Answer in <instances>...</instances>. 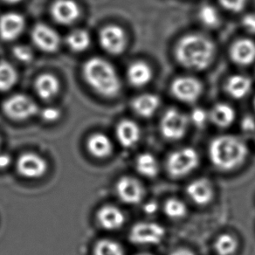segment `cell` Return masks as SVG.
<instances>
[{
    "mask_svg": "<svg viewBox=\"0 0 255 255\" xmlns=\"http://www.w3.org/2000/svg\"><path fill=\"white\" fill-rule=\"evenodd\" d=\"M175 53L178 62L184 68L200 71L212 63L215 46L204 36L190 34L177 43Z\"/></svg>",
    "mask_w": 255,
    "mask_h": 255,
    "instance_id": "obj_1",
    "label": "cell"
},
{
    "mask_svg": "<svg viewBox=\"0 0 255 255\" xmlns=\"http://www.w3.org/2000/svg\"><path fill=\"white\" fill-rule=\"evenodd\" d=\"M248 154L246 143L234 135H220L210 143L211 161L221 170H230L240 166Z\"/></svg>",
    "mask_w": 255,
    "mask_h": 255,
    "instance_id": "obj_2",
    "label": "cell"
},
{
    "mask_svg": "<svg viewBox=\"0 0 255 255\" xmlns=\"http://www.w3.org/2000/svg\"><path fill=\"white\" fill-rule=\"evenodd\" d=\"M83 76L90 87L104 96H114L121 89V82L116 69L102 58H92L83 66Z\"/></svg>",
    "mask_w": 255,
    "mask_h": 255,
    "instance_id": "obj_3",
    "label": "cell"
},
{
    "mask_svg": "<svg viewBox=\"0 0 255 255\" xmlns=\"http://www.w3.org/2000/svg\"><path fill=\"white\" fill-rule=\"evenodd\" d=\"M199 163V154L192 148H183L171 153L167 160V170L171 177L186 176Z\"/></svg>",
    "mask_w": 255,
    "mask_h": 255,
    "instance_id": "obj_4",
    "label": "cell"
},
{
    "mask_svg": "<svg viewBox=\"0 0 255 255\" xmlns=\"http://www.w3.org/2000/svg\"><path fill=\"white\" fill-rule=\"evenodd\" d=\"M4 113L12 120L24 121L38 113V106L31 98L24 95H15L3 103Z\"/></svg>",
    "mask_w": 255,
    "mask_h": 255,
    "instance_id": "obj_5",
    "label": "cell"
},
{
    "mask_svg": "<svg viewBox=\"0 0 255 255\" xmlns=\"http://www.w3.org/2000/svg\"><path fill=\"white\" fill-rule=\"evenodd\" d=\"M188 123L189 120L185 115L176 109H170L162 117L160 129L165 138L178 140L185 135Z\"/></svg>",
    "mask_w": 255,
    "mask_h": 255,
    "instance_id": "obj_6",
    "label": "cell"
},
{
    "mask_svg": "<svg viewBox=\"0 0 255 255\" xmlns=\"http://www.w3.org/2000/svg\"><path fill=\"white\" fill-rule=\"evenodd\" d=\"M164 236V228L159 224L153 222L135 224L129 232V241L137 245L158 244Z\"/></svg>",
    "mask_w": 255,
    "mask_h": 255,
    "instance_id": "obj_7",
    "label": "cell"
},
{
    "mask_svg": "<svg viewBox=\"0 0 255 255\" xmlns=\"http://www.w3.org/2000/svg\"><path fill=\"white\" fill-rule=\"evenodd\" d=\"M99 39L103 49L114 55L124 52L127 41L124 30L116 25H107L102 29Z\"/></svg>",
    "mask_w": 255,
    "mask_h": 255,
    "instance_id": "obj_8",
    "label": "cell"
},
{
    "mask_svg": "<svg viewBox=\"0 0 255 255\" xmlns=\"http://www.w3.org/2000/svg\"><path fill=\"white\" fill-rule=\"evenodd\" d=\"M17 170L22 177L36 179L45 175L47 163L46 160L35 153H25L17 161Z\"/></svg>",
    "mask_w": 255,
    "mask_h": 255,
    "instance_id": "obj_9",
    "label": "cell"
},
{
    "mask_svg": "<svg viewBox=\"0 0 255 255\" xmlns=\"http://www.w3.org/2000/svg\"><path fill=\"white\" fill-rule=\"evenodd\" d=\"M173 96L184 103H194L202 93V85L197 79L192 77H179L171 85Z\"/></svg>",
    "mask_w": 255,
    "mask_h": 255,
    "instance_id": "obj_10",
    "label": "cell"
},
{
    "mask_svg": "<svg viewBox=\"0 0 255 255\" xmlns=\"http://www.w3.org/2000/svg\"><path fill=\"white\" fill-rule=\"evenodd\" d=\"M116 191L119 199L123 202L135 205L142 201L144 190L142 184L133 177H124L120 178L116 185Z\"/></svg>",
    "mask_w": 255,
    "mask_h": 255,
    "instance_id": "obj_11",
    "label": "cell"
},
{
    "mask_svg": "<svg viewBox=\"0 0 255 255\" xmlns=\"http://www.w3.org/2000/svg\"><path fill=\"white\" fill-rule=\"evenodd\" d=\"M32 39L39 49L46 53H53L59 48L60 36L48 25H36L32 31Z\"/></svg>",
    "mask_w": 255,
    "mask_h": 255,
    "instance_id": "obj_12",
    "label": "cell"
},
{
    "mask_svg": "<svg viewBox=\"0 0 255 255\" xmlns=\"http://www.w3.org/2000/svg\"><path fill=\"white\" fill-rule=\"evenodd\" d=\"M51 14L61 25H70L77 20L81 10L74 0H56L51 6Z\"/></svg>",
    "mask_w": 255,
    "mask_h": 255,
    "instance_id": "obj_13",
    "label": "cell"
},
{
    "mask_svg": "<svg viewBox=\"0 0 255 255\" xmlns=\"http://www.w3.org/2000/svg\"><path fill=\"white\" fill-rule=\"evenodd\" d=\"M25 19L16 12H8L0 17V37L11 41L20 36L25 29Z\"/></svg>",
    "mask_w": 255,
    "mask_h": 255,
    "instance_id": "obj_14",
    "label": "cell"
},
{
    "mask_svg": "<svg viewBox=\"0 0 255 255\" xmlns=\"http://www.w3.org/2000/svg\"><path fill=\"white\" fill-rule=\"evenodd\" d=\"M230 55L234 62L241 66H248L255 62V41L249 39H239L231 47Z\"/></svg>",
    "mask_w": 255,
    "mask_h": 255,
    "instance_id": "obj_15",
    "label": "cell"
},
{
    "mask_svg": "<svg viewBox=\"0 0 255 255\" xmlns=\"http://www.w3.org/2000/svg\"><path fill=\"white\" fill-rule=\"evenodd\" d=\"M186 192L190 199L199 206L207 205L211 202L214 195L211 182L204 178L191 182L186 188Z\"/></svg>",
    "mask_w": 255,
    "mask_h": 255,
    "instance_id": "obj_16",
    "label": "cell"
},
{
    "mask_svg": "<svg viewBox=\"0 0 255 255\" xmlns=\"http://www.w3.org/2000/svg\"><path fill=\"white\" fill-rule=\"evenodd\" d=\"M97 220L100 226L105 230L115 231L123 227L125 221L124 213L118 207L103 206L97 213Z\"/></svg>",
    "mask_w": 255,
    "mask_h": 255,
    "instance_id": "obj_17",
    "label": "cell"
},
{
    "mask_svg": "<svg viewBox=\"0 0 255 255\" xmlns=\"http://www.w3.org/2000/svg\"><path fill=\"white\" fill-rule=\"evenodd\" d=\"M116 134L121 145L125 148H131L139 141L140 128L132 121H122L117 125Z\"/></svg>",
    "mask_w": 255,
    "mask_h": 255,
    "instance_id": "obj_18",
    "label": "cell"
},
{
    "mask_svg": "<svg viewBox=\"0 0 255 255\" xmlns=\"http://www.w3.org/2000/svg\"><path fill=\"white\" fill-rule=\"evenodd\" d=\"M127 76L132 85L142 87L150 82L153 76L152 70L145 62L135 61L128 69Z\"/></svg>",
    "mask_w": 255,
    "mask_h": 255,
    "instance_id": "obj_19",
    "label": "cell"
},
{
    "mask_svg": "<svg viewBox=\"0 0 255 255\" xmlns=\"http://www.w3.org/2000/svg\"><path fill=\"white\" fill-rule=\"evenodd\" d=\"M89 153L97 158H106L112 153L113 145L107 135L96 133L91 135L87 142Z\"/></svg>",
    "mask_w": 255,
    "mask_h": 255,
    "instance_id": "obj_20",
    "label": "cell"
},
{
    "mask_svg": "<svg viewBox=\"0 0 255 255\" xmlns=\"http://www.w3.org/2000/svg\"><path fill=\"white\" fill-rule=\"evenodd\" d=\"M35 90L41 99H52L60 90V82L54 75L44 74L36 80Z\"/></svg>",
    "mask_w": 255,
    "mask_h": 255,
    "instance_id": "obj_21",
    "label": "cell"
},
{
    "mask_svg": "<svg viewBox=\"0 0 255 255\" xmlns=\"http://www.w3.org/2000/svg\"><path fill=\"white\" fill-rule=\"evenodd\" d=\"M160 105L158 96L151 94H146L136 97L133 103L132 108L135 113L142 117H149L156 112Z\"/></svg>",
    "mask_w": 255,
    "mask_h": 255,
    "instance_id": "obj_22",
    "label": "cell"
},
{
    "mask_svg": "<svg viewBox=\"0 0 255 255\" xmlns=\"http://www.w3.org/2000/svg\"><path fill=\"white\" fill-rule=\"evenodd\" d=\"M252 81L248 76L236 75L228 79L226 84L227 93L234 99H242L251 91Z\"/></svg>",
    "mask_w": 255,
    "mask_h": 255,
    "instance_id": "obj_23",
    "label": "cell"
},
{
    "mask_svg": "<svg viewBox=\"0 0 255 255\" xmlns=\"http://www.w3.org/2000/svg\"><path fill=\"white\" fill-rule=\"evenodd\" d=\"M209 118L218 127H229L235 119V111L228 104L218 103L211 110Z\"/></svg>",
    "mask_w": 255,
    "mask_h": 255,
    "instance_id": "obj_24",
    "label": "cell"
},
{
    "mask_svg": "<svg viewBox=\"0 0 255 255\" xmlns=\"http://www.w3.org/2000/svg\"><path fill=\"white\" fill-rule=\"evenodd\" d=\"M135 168L139 173L147 177H156L159 170L157 160L149 153H142L136 158Z\"/></svg>",
    "mask_w": 255,
    "mask_h": 255,
    "instance_id": "obj_25",
    "label": "cell"
},
{
    "mask_svg": "<svg viewBox=\"0 0 255 255\" xmlns=\"http://www.w3.org/2000/svg\"><path fill=\"white\" fill-rule=\"evenodd\" d=\"M90 41L89 32L82 29L73 31L67 38L68 46L74 52L85 51L90 45Z\"/></svg>",
    "mask_w": 255,
    "mask_h": 255,
    "instance_id": "obj_26",
    "label": "cell"
},
{
    "mask_svg": "<svg viewBox=\"0 0 255 255\" xmlns=\"http://www.w3.org/2000/svg\"><path fill=\"white\" fill-rule=\"evenodd\" d=\"M17 71L11 64L0 62V91H7L16 84Z\"/></svg>",
    "mask_w": 255,
    "mask_h": 255,
    "instance_id": "obj_27",
    "label": "cell"
},
{
    "mask_svg": "<svg viewBox=\"0 0 255 255\" xmlns=\"http://www.w3.org/2000/svg\"><path fill=\"white\" fill-rule=\"evenodd\" d=\"M238 242L236 239L230 234H221L217 238L214 243V248L219 255H234L237 249Z\"/></svg>",
    "mask_w": 255,
    "mask_h": 255,
    "instance_id": "obj_28",
    "label": "cell"
},
{
    "mask_svg": "<svg viewBox=\"0 0 255 255\" xmlns=\"http://www.w3.org/2000/svg\"><path fill=\"white\" fill-rule=\"evenodd\" d=\"M95 255H124L122 246L117 242L110 240L98 241L94 249Z\"/></svg>",
    "mask_w": 255,
    "mask_h": 255,
    "instance_id": "obj_29",
    "label": "cell"
},
{
    "mask_svg": "<svg viewBox=\"0 0 255 255\" xmlns=\"http://www.w3.org/2000/svg\"><path fill=\"white\" fill-rule=\"evenodd\" d=\"M199 20L207 27H215L220 24V18L219 12L213 5L205 4L199 11Z\"/></svg>",
    "mask_w": 255,
    "mask_h": 255,
    "instance_id": "obj_30",
    "label": "cell"
},
{
    "mask_svg": "<svg viewBox=\"0 0 255 255\" xmlns=\"http://www.w3.org/2000/svg\"><path fill=\"white\" fill-rule=\"evenodd\" d=\"M186 211V206L184 203L177 199H168L163 206V212L167 217L173 220L183 218L185 215Z\"/></svg>",
    "mask_w": 255,
    "mask_h": 255,
    "instance_id": "obj_31",
    "label": "cell"
},
{
    "mask_svg": "<svg viewBox=\"0 0 255 255\" xmlns=\"http://www.w3.org/2000/svg\"><path fill=\"white\" fill-rule=\"evenodd\" d=\"M209 119V114L202 108H196L191 111L190 120L195 126L202 128L206 125Z\"/></svg>",
    "mask_w": 255,
    "mask_h": 255,
    "instance_id": "obj_32",
    "label": "cell"
},
{
    "mask_svg": "<svg viewBox=\"0 0 255 255\" xmlns=\"http://www.w3.org/2000/svg\"><path fill=\"white\" fill-rule=\"evenodd\" d=\"M13 55L16 57L17 60L22 62H29L33 58L32 49L29 46L24 45L15 46L13 48Z\"/></svg>",
    "mask_w": 255,
    "mask_h": 255,
    "instance_id": "obj_33",
    "label": "cell"
},
{
    "mask_svg": "<svg viewBox=\"0 0 255 255\" xmlns=\"http://www.w3.org/2000/svg\"><path fill=\"white\" fill-rule=\"evenodd\" d=\"M220 3L228 11L239 12L245 7L246 0H220Z\"/></svg>",
    "mask_w": 255,
    "mask_h": 255,
    "instance_id": "obj_34",
    "label": "cell"
},
{
    "mask_svg": "<svg viewBox=\"0 0 255 255\" xmlns=\"http://www.w3.org/2000/svg\"><path fill=\"white\" fill-rule=\"evenodd\" d=\"M41 118L47 123H54L60 117V111L55 108H46L40 113Z\"/></svg>",
    "mask_w": 255,
    "mask_h": 255,
    "instance_id": "obj_35",
    "label": "cell"
},
{
    "mask_svg": "<svg viewBox=\"0 0 255 255\" xmlns=\"http://www.w3.org/2000/svg\"><path fill=\"white\" fill-rule=\"evenodd\" d=\"M241 128L246 134L252 135L255 132V118L252 117H245L244 119L241 122Z\"/></svg>",
    "mask_w": 255,
    "mask_h": 255,
    "instance_id": "obj_36",
    "label": "cell"
},
{
    "mask_svg": "<svg viewBox=\"0 0 255 255\" xmlns=\"http://www.w3.org/2000/svg\"><path fill=\"white\" fill-rule=\"evenodd\" d=\"M242 25L248 32L255 34V14H248L242 18Z\"/></svg>",
    "mask_w": 255,
    "mask_h": 255,
    "instance_id": "obj_37",
    "label": "cell"
},
{
    "mask_svg": "<svg viewBox=\"0 0 255 255\" xmlns=\"http://www.w3.org/2000/svg\"><path fill=\"white\" fill-rule=\"evenodd\" d=\"M11 162V157L7 154H0V169H6Z\"/></svg>",
    "mask_w": 255,
    "mask_h": 255,
    "instance_id": "obj_38",
    "label": "cell"
},
{
    "mask_svg": "<svg viewBox=\"0 0 255 255\" xmlns=\"http://www.w3.org/2000/svg\"><path fill=\"white\" fill-rule=\"evenodd\" d=\"M157 210V205L155 202H149L148 204H146V206H144V212L148 214H153V213H156V211Z\"/></svg>",
    "mask_w": 255,
    "mask_h": 255,
    "instance_id": "obj_39",
    "label": "cell"
},
{
    "mask_svg": "<svg viewBox=\"0 0 255 255\" xmlns=\"http://www.w3.org/2000/svg\"><path fill=\"white\" fill-rule=\"evenodd\" d=\"M170 255H194V254L188 249H177Z\"/></svg>",
    "mask_w": 255,
    "mask_h": 255,
    "instance_id": "obj_40",
    "label": "cell"
},
{
    "mask_svg": "<svg viewBox=\"0 0 255 255\" xmlns=\"http://www.w3.org/2000/svg\"><path fill=\"white\" fill-rule=\"evenodd\" d=\"M4 2L5 3H8V4H17L18 2H20L22 0H3Z\"/></svg>",
    "mask_w": 255,
    "mask_h": 255,
    "instance_id": "obj_41",
    "label": "cell"
},
{
    "mask_svg": "<svg viewBox=\"0 0 255 255\" xmlns=\"http://www.w3.org/2000/svg\"><path fill=\"white\" fill-rule=\"evenodd\" d=\"M149 255V254H139V255Z\"/></svg>",
    "mask_w": 255,
    "mask_h": 255,
    "instance_id": "obj_42",
    "label": "cell"
},
{
    "mask_svg": "<svg viewBox=\"0 0 255 255\" xmlns=\"http://www.w3.org/2000/svg\"><path fill=\"white\" fill-rule=\"evenodd\" d=\"M254 105H255V103H254Z\"/></svg>",
    "mask_w": 255,
    "mask_h": 255,
    "instance_id": "obj_43",
    "label": "cell"
}]
</instances>
